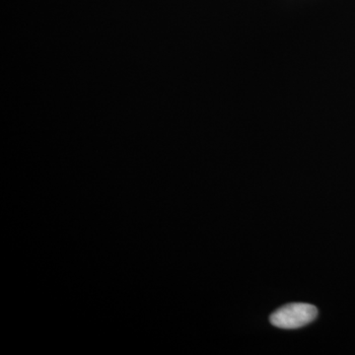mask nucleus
I'll use <instances>...</instances> for the list:
<instances>
[{
  "label": "nucleus",
  "instance_id": "1",
  "mask_svg": "<svg viewBox=\"0 0 355 355\" xmlns=\"http://www.w3.org/2000/svg\"><path fill=\"white\" fill-rule=\"evenodd\" d=\"M318 310L307 303H291L275 311L270 316V323L277 328L297 329L316 319Z\"/></svg>",
  "mask_w": 355,
  "mask_h": 355
}]
</instances>
